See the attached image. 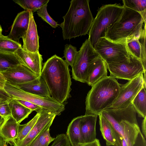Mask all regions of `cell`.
Listing matches in <instances>:
<instances>
[{"mask_svg":"<svg viewBox=\"0 0 146 146\" xmlns=\"http://www.w3.org/2000/svg\"><path fill=\"white\" fill-rule=\"evenodd\" d=\"M51 97L62 104L70 97L72 84L69 65L65 60L54 55L43 64L40 76Z\"/></svg>","mask_w":146,"mask_h":146,"instance_id":"1","label":"cell"},{"mask_svg":"<svg viewBox=\"0 0 146 146\" xmlns=\"http://www.w3.org/2000/svg\"><path fill=\"white\" fill-rule=\"evenodd\" d=\"M101 113L119 134L121 146H146L145 139L141 131L132 104L125 108L106 110Z\"/></svg>","mask_w":146,"mask_h":146,"instance_id":"2","label":"cell"},{"mask_svg":"<svg viewBox=\"0 0 146 146\" xmlns=\"http://www.w3.org/2000/svg\"><path fill=\"white\" fill-rule=\"evenodd\" d=\"M89 0H72L64 21L60 26L64 40L85 35L89 31L94 20Z\"/></svg>","mask_w":146,"mask_h":146,"instance_id":"3","label":"cell"},{"mask_svg":"<svg viewBox=\"0 0 146 146\" xmlns=\"http://www.w3.org/2000/svg\"><path fill=\"white\" fill-rule=\"evenodd\" d=\"M92 87L86 98L85 115L98 116L115 102L119 93L120 85L115 78L110 76Z\"/></svg>","mask_w":146,"mask_h":146,"instance_id":"4","label":"cell"},{"mask_svg":"<svg viewBox=\"0 0 146 146\" xmlns=\"http://www.w3.org/2000/svg\"><path fill=\"white\" fill-rule=\"evenodd\" d=\"M123 7L120 19L108 29L106 34L105 37L115 42L126 43L131 39L138 37L146 24L139 13Z\"/></svg>","mask_w":146,"mask_h":146,"instance_id":"5","label":"cell"},{"mask_svg":"<svg viewBox=\"0 0 146 146\" xmlns=\"http://www.w3.org/2000/svg\"><path fill=\"white\" fill-rule=\"evenodd\" d=\"M124 7L117 3L104 5L99 9L89 31L88 39L94 48L101 38L105 37L108 29L120 19Z\"/></svg>","mask_w":146,"mask_h":146,"instance_id":"6","label":"cell"},{"mask_svg":"<svg viewBox=\"0 0 146 146\" xmlns=\"http://www.w3.org/2000/svg\"><path fill=\"white\" fill-rule=\"evenodd\" d=\"M4 89L11 99L30 102L46 109L56 115H59L65 110L64 104L58 102L51 96L45 97L33 94L9 84L7 82Z\"/></svg>","mask_w":146,"mask_h":146,"instance_id":"7","label":"cell"},{"mask_svg":"<svg viewBox=\"0 0 146 146\" xmlns=\"http://www.w3.org/2000/svg\"><path fill=\"white\" fill-rule=\"evenodd\" d=\"M99 57L88 39H86L78 51L71 67L72 78L76 81L86 83L90 66L94 61Z\"/></svg>","mask_w":146,"mask_h":146,"instance_id":"8","label":"cell"},{"mask_svg":"<svg viewBox=\"0 0 146 146\" xmlns=\"http://www.w3.org/2000/svg\"><path fill=\"white\" fill-rule=\"evenodd\" d=\"M94 48L100 57L107 64L124 62L130 54L126 43L113 42L105 37L100 38Z\"/></svg>","mask_w":146,"mask_h":146,"instance_id":"9","label":"cell"},{"mask_svg":"<svg viewBox=\"0 0 146 146\" xmlns=\"http://www.w3.org/2000/svg\"><path fill=\"white\" fill-rule=\"evenodd\" d=\"M107 68L111 76L128 80L146 73L140 61L131 54L124 62L108 64Z\"/></svg>","mask_w":146,"mask_h":146,"instance_id":"10","label":"cell"},{"mask_svg":"<svg viewBox=\"0 0 146 146\" xmlns=\"http://www.w3.org/2000/svg\"><path fill=\"white\" fill-rule=\"evenodd\" d=\"M120 85L118 97L112 105L106 110L120 109L128 107L142 88L144 86L146 88V80L144 79L143 74H141L125 84Z\"/></svg>","mask_w":146,"mask_h":146,"instance_id":"11","label":"cell"},{"mask_svg":"<svg viewBox=\"0 0 146 146\" xmlns=\"http://www.w3.org/2000/svg\"><path fill=\"white\" fill-rule=\"evenodd\" d=\"M40 116L31 131L22 140L14 146H29L56 115L46 109L41 108Z\"/></svg>","mask_w":146,"mask_h":146,"instance_id":"12","label":"cell"},{"mask_svg":"<svg viewBox=\"0 0 146 146\" xmlns=\"http://www.w3.org/2000/svg\"><path fill=\"white\" fill-rule=\"evenodd\" d=\"M1 73L6 82L11 85L31 81L40 77L22 64L15 66Z\"/></svg>","mask_w":146,"mask_h":146,"instance_id":"13","label":"cell"},{"mask_svg":"<svg viewBox=\"0 0 146 146\" xmlns=\"http://www.w3.org/2000/svg\"><path fill=\"white\" fill-rule=\"evenodd\" d=\"M15 54L21 64L25 65L36 75L40 76L42 68V58L39 51L33 53L24 50L21 47Z\"/></svg>","mask_w":146,"mask_h":146,"instance_id":"14","label":"cell"},{"mask_svg":"<svg viewBox=\"0 0 146 146\" xmlns=\"http://www.w3.org/2000/svg\"><path fill=\"white\" fill-rule=\"evenodd\" d=\"M126 44L129 54L140 61L146 71V24L140 35L128 40Z\"/></svg>","mask_w":146,"mask_h":146,"instance_id":"15","label":"cell"},{"mask_svg":"<svg viewBox=\"0 0 146 146\" xmlns=\"http://www.w3.org/2000/svg\"><path fill=\"white\" fill-rule=\"evenodd\" d=\"M30 11L25 10L18 14L12 24L8 37L20 43L19 40L23 37L29 26Z\"/></svg>","mask_w":146,"mask_h":146,"instance_id":"16","label":"cell"},{"mask_svg":"<svg viewBox=\"0 0 146 146\" xmlns=\"http://www.w3.org/2000/svg\"><path fill=\"white\" fill-rule=\"evenodd\" d=\"M39 37L33 13L30 11L29 22L28 29L22 38L23 42L22 48L26 51L36 52L38 51Z\"/></svg>","mask_w":146,"mask_h":146,"instance_id":"17","label":"cell"},{"mask_svg":"<svg viewBox=\"0 0 146 146\" xmlns=\"http://www.w3.org/2000/svg\"><path fill=\"white\" fill-rule=\"evenodd\" d=\"M100 129L106 141L107 146H121V140L119 134L111 123L101 114L99 115Z\"/></svg>","mask_w":146,"mask_h":146,"instance_id":"18","label":"cell"},{"mask_svg":"<svg viewBox=\"0 0 146 146\" xmlns=\"http://www.w3.org/2000/svg\"><path fill=\"white\" fill-rule=\"evenodd\" d=\"M98 116L94 114L82 115L80 128L84 143L92 142L96 139V127Z\"/></svg>","mask_w":146,"mask_h":146,"instance_id":"19","label":"cell"},{"mask_svg":"<svg viewBox=\"0 0 146 146\" xmlns=\"http://www.w3.org/2000/svg\"><path fill=\"white\" fill-rule=\"evenodd\" d=\"M23 125H21L10 116L5 119L0 126V136L7 143L12 145Z\"/></svg>","mask_w":146,"mask_h":146,"instance_id":"20","label":"cell"},{"mask_svg":"<svg viewBox=\"0 0 146 146\" xmlns=\"http://www.w3.org/2000/svg\"><path fill=\"white\" fill-rule=\"evenodd\" d=\"M107 64L100 57L94 61L89 68L87 83L90 86L94 84L107 76Z\"/></svg>","mask_w":146,"mask_h":146,"instance_id":"21","label":"cell"},{"mask_svg":"<svg viewBox=\"0 0 146 146\" xmlns=\"http://www.w3.org/2000/svg\"><path fill=\"white\" fill-rule=\"evenodd\" d=\"M12 85L33 94L45 97H51L47 86L41 76L31 81Z\"/></svg>","mask_w":146,"mask_h":146,"instance_id":"22","label":"cell"},{"mask_svg":"<svg viewBox=\"0 0 146 146\" xmlns=\"http://www.w3.org/2000/svg\"><path fill=\"white\" fill-rule=\"evenodd\" d=\"M82 115L74 118L69 124L66 135L71 146H78L84 143L81 136L80 124Z\"/></svg>","mask_w":146,"mask_h":146,"instance_id":"23","label":"cell"},{"mask_svg":"<svg viewBox=\"0 0 146 146\" xmlns=\"http://www.w3.org/2000/svg\"><path fill=\"white\" fill-rule=\"evenodd\" d=\"M8 103L11 116L19 123L28 117L33 111L19 103L16 99H11Z\"/></svg>","mask_w":146,"mask_h":146,"instance_id":"24","label":"cell"},{"mask_svg":"<svg viewBox=\"0 0 146 146\" xmlns=\"http://www.w3.org/2000/svg\"><path fill=\"white\" fill-rule=\"evenodd\" d=\"M131 104L138 116L146 117V88L143 86L132 100Z\"/></svg>","mask_w":146,"mask_h":146,"instance_id":"25","label":"cell"},{"mask_svg":"<svg viewBox=\"0 0 146 146\" xmlns=\"http://www.w3.org/2000/svg\"><path fill=\"white\" fill-rule=\"evenodd\" d=\"M20 64H22L15 54L0 52V73Z\"/></svg>","mask_w":146,"mask_h":146,"instance_id":"26","label":"cell"},{"mask_svg":"<svg viewBox=\"0 0 146 146\" xmlns=\"http://www.w3.org/2000/svg\"><path fill=\"white\" fill-rule=\"evenodd\" d=\"M22 47L21 44L16 42L1 34L0 35V52L7 54H15Z\"/></svg>","mask_w":146,"mask_h":146,"instance_id":"27","label":"cell"},{"mask_svg":"<svg viewBox=\"0 0 146 146\" xmlns=\"http://www.w3.org/2000/svg\"><path fill=\"white\" fill-rule=\"evenodd\" d=\"M13 1L25 10L37 11L41 7L48 4L49 0H16Z\"/></svg>","mask_w":146,"mask_h":146,"instance_id":"28","label":"cell"},{"mask_svg":"<svg viewBox=\"0 0 146 146\" xmlns=\"http://www.w3.org/2000/svg\"><path fill=\"white\" fill-rule=\"evenodd\" d=\"M122 1L123 7L139 13L141 15L146 23V0H123Z\"/></svg>","mask_w":146,"mask_h":146,"instance_id":"29","label":"cell"},{"mask_svg":"<svg viewBox=\"0 0 146 146\" xmlns=\"http://www.w3.org/2000/svg\"><path fill=\"white\" fill-rule=\"evenodd\" d=\"M40 113H37L34 117L27 123L23 124V127L17 137L14 140L12 145H13L24 139L28 134L35 124L40 116Z\"/></svg>","mask_w":146,"mask_h":146,"instance_id":"30","label":"cell"},{"mask_svg":"<svg viewBox=\"0 0 146 146\" xmlns=\"http://www.w3.org/2000/svg\"><path fill=\"white\" fill-rule=\"evenodd\" d=\"M54 119L51 120L40 133L38 137V146H48L54 139L50 133V128Z\"/></svg>","mask_w":146,"mask_h":146,"instance_id":"31","label":"cell"},{"mask_svg":"<svg viewBox=\"0 0 146 146\" xmlns=\"http://www.w3.org/2000/svg\"><path fill=\"white\" fill-rule=\"evenodd\" d=\"M76 47L70 44H66L65 46L63 58L67 64L72 67L74 62L77 54Z\"/></svg>","mask_w":146,"mask_h":146,"instance_id":"32","label":"cell"},{"mask_svg":"<svg viewBox=\"0 0 146 146\" xmlns=\"http://www.w3.org/2000/svg\"><path fill=\"white\" fill-rule=\"evenodd\" d=\"M47 4H46L37 11L38 15L46 23L48 24L52 28H56L59 25L50 16L48 13L47 7Z\"/></svg>","mask_w":146,"mask_h":146,"instance_id":"33","label":"cell"},{"mask_svg":"<svg viewBox=\"0 0 146 146\" xmlns=\"http://www.w3.org/2000/svg\"><path fill=\"white\" fill-rule=\"evenodd\" d=\"M51 146H70V144L67 136L64 134L58 135Z\"/></svg>","mask_w":146,"mask_h":146,"instance_id":"34","label":"cell"},{"mask_svg":"<svg viewBox=\"0 0 146 146\" xmlns=\"http://www.w3.org/2000/svg\"><path fill=\"white\" fill-rule=\"evenodd\" d=\"M9 101H6L0 103V115L4 118L11 116L8 103Z\"/></svg>","mask_w":146,"mask_h":146,"instance_id":"35","label":"cell"},{"mask_svg":"<svg viewBox=\"0 0 146 146\" xmlns=\"http://www.w3.org/2000/svg\"><path fill=\"white\" fill-rule=\"evenodd\" d=\"M16 100L18 102L26 107L33 111H35L37 113H38L40 111L42 108L40 107L29 102L20 100Z\"/></svg>","mask_w":146,"mask_h":146,"instance_id":"36","label":"cell"},{"mask_svg":"<svg viewBox=\"0 0 146 146\" xmlns=\"http://www.w3.org/2000/svg\"><path fill=\"white\" fill-rule=\"evenodd\" d=\"M70 146H71L70 145ZM78 146H101L99 140L96 139L94 141L88 143L81 144Z\"/></svg>","mask_w":146,"mask_h":146,"instance_id":"37","label":"cell"},{"mask_svg":"<svg viewBox=\"0 0 146 146\" xmlns=\"http://www.w3.org/2000/svg\"><path fill=\"white\" fill-rule=\"evenodd\" d=\"M0 98L4 99L8 101L11 99L9 95L5 90L0 89Z\"/></svg>","mask_w":146,"mask_h":146,"instance_id":"38","label":"cell"},{"mask_svg":"<svg viewBox=\"0 0 146 146\" xmlns=\"http://www.w3.org/2000/svg\"><path fill=\"white\" fill-rule=\"evenodd\" d=\"M146 117L144 118L143 119L141 124V128L142 131L143 135H144V137L146 138Z\"/></svg>","mask_w":146,"mask_h":146,"instance_id":"39","label":"cell"},{"mask_svg":"<svg viewBox=\"0 0 146 146\" xmlns=\"http://www.w3.org/2000/svg\"><path fill=\"white\" fill-rule=\"evenodd\" d=\"M7 142L0 136V146H7Z\"/></svg>","mask_w":146,"mask_h":146,"instance_id":"40","label":"cell"},{"mask_svg":"<svg viewBox=\"0 0 146 146\" xmlns=\"http://www.w3.org/2000/svg\"><path fill=\"white\" fill-rule=\"evenodd\" d=\"M40 134L36 137L29 146H38V137Z\"/></svg>","mask_w":146,"mask_h":146,"instance_id":"41","label":"cell"},{"mask_svg":"<svg viewBox=\"0 0 146 146\" xmlns=\"http://www.w3.org/2000/svg\"><path fill=\"white\" fill-rule=\"evenodd\" d=\"M5 119L0 115V126L4 121Z\"/></svg>","mask_w":146,"mask_h":146,"instance_id":"42","label":"cell"},{"mask_svg":"<svg viewBox=\"0 0 146 146\" xmlns=\"http://www.w3.org/2000/svg\"><path fill=\"white\" fill-rule=\"evenodd\" d=\"M6 101H8L2 98H0V103L1 102H2Z\"/></svg>","mask_w":146,"mask_h":146,"instance_id":"43","label":"cell"},{"mask_svg":"<svg viewBox=\"0 0 146 146\" xmlns=\"http://www.w3.org/2000/svg\"><path fill=\"white\" fill-rule=\"evenodd\" d=\"M2 28L1 27L0 25V35L2 34Z\"/></svg>","mask_w":146,"mask_h":146,"instance_id":"44","label":"cell"}]
</instances>
